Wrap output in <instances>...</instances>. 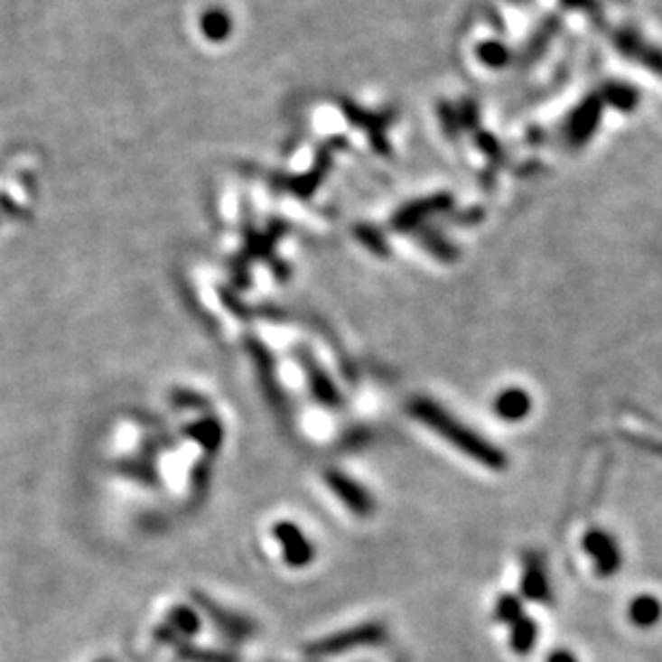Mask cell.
<instances>
[{
  "instance_id": "cell-1",
  "label": "cell",
  "mask_w": 662,
  "mask_h": 662,
  "mask_svg": "<svg viewBox=\"0 0 662 662\" xmlns=\"http://www.w3.org/2000/svg\"><path fill=\"white\" fill-rule=\"evenodd\" d=\"M411 413L422 424H426L428 428H433L434 433H439L445 441H450V443L461 450L462 454L478 461L480 465H486L490 469H503L508 465V458L499 448H495V445L489 443V441L480 437L475 430L458 422L454 415H450L448 411L441 409V406L437 403H433V400L426 398L413 400Z\"/></svg>"
},
{
  "instance_id": "cell-2",
  "label": "cell",
  "mask_w": 662,
  "mask_h": 662,
  "mask_svg": "<svg viewBox=\"0 0 662 662\" xmlns=\"http://www.w3.org/2000/svg\"><path fill=\"white\" fill-rule=\"evenodd\" d=\"M602 115H604L602 99L598 98L596 90H592L590 95H585V98L565 115L562 127H559L565 149L568 151L585 149V146L592 143L593 135H596L600 123H602Z\"/></svg>"
},
{
  "instance_id": "cell-3",
  "label": "cell",
  "mask_w": 662,
  "mask_h": 662,
  "mask_svg": "<svg viewBox=\"0 0 662 662\" xmlns=\"http://www.w3.org/2000/svg\"><path fill=\"white\" fill-rule=\"evenodd\" d=\"M611 45L632 63L662 78V48L649 43L635 26H618L611 33Z\"/></svg>"
},
{
  "instance_id": "cell-4",
  "label": "cell",
  "mask_w": 662,
  "mask_h": 662,
  "mask_svg": "<svg viewBox=\"0 0 662 662\" xmlns=\"http://www.w3.org/2000/svg\"><path fill=\"white\" fill-rule=\"evenodd\" d=\"M562 28H564V18L557 14H548L540 22H537V26L529 33L527 42L523 43V48H520V52H518L520 70L527 71L534 65L540 63V61L545 59V54L548 52V48H551V43L555 42L559 33H562Z\"/></svg>"
},
{
  "instance_id": "cell-5",
  "label": "cell",
  "mask_w": 662,
  "mask_h": 662,
  "mask_svg": "<svg viewBox=\"0 0 662 662\" xmlns=\"http://www.w3.org/2000/svg\"><path fill=\"white\" fill-rule=\"evenodd\" d=\"M583 548L593 559L598 576H613L621 565V551L615 537L604 529H592L583 536Z\"/></svg>"
},
{
  "instance_id": "cell-6",
  "label": "cell",
  "mask_w": 662,
  "mask_h": 662,
  "mask_svg": "<svg viewBox=\"0 0 662 662\" xmlns=\"http://www.w3.org/2000/svg\"><path fill=\"white\" fill-rule=\"evenodd\" d=\"M383 628L378 624H366L359 628H353V630L338 632L330 639H322L321 643H316L314 648H310L312 654H338L344 652V649L359 648V645H375L377 641L383 639Z\"/></svg>"
},
{
  "instance_id": "cell-7",
  "label": "cell",
  "mask_w": 662,
  "mask_h": 662,
  "mask_svg": "<svg viewBox=\"0 0 662 662\" xmlns=\"http://www.w3.org/2000/svg\"><path fill=\"white\" fill-rule=\"evenodd\" d=\"M520 593H523V598L534 600V602H546V600H551V585H548L545 562L536 553H527L523 557Z\"/></svg>"
},
{
  "instance_id": "cell-8",
  "label": "cell",
  "mask_w": 662,
  "mask_h": 662,
  "mask_svg": "<svg viewBox=\"0 0 662 662\" xmlns=\"http://www.w3.org/2000/svg\"><path fill=\"white\" fill-rule=\"evenodd\" d=\"M327 484L331 486V490L336 492L340 499L347 503L349 510H353L355 514H359V517H368L372 510H375V501H372V497L368 495V492L361 489L359 484H355L353 480H349L347 475L338 473V471H330L325 475Z\"/></svg>"
},
{
  "instance_id": "cell-9",
  "label": "cell",
  "mask_w": 662,
  "mask_h": 662,
  "mask_svg": "<svg viewBox=\"0 0 662 662\" xmlns=\"http://www.w3.org/2000/svg\"><path fill=\"white\" fill-rule=\"evenodd\" d=\"M596 93L602 99L604 107L609 106L613 110L624 112V115L635 112L639 104H641V90L624 80H604Z\"/></svg>"
},
{
  "instance_id": "cell-10",
  "label": "cell",
  "mask_w": 662,
  "mask_h": 662,
  "mask_svg": "<svg viewBox=\"0 0 662 662\" xmlns=\"http://www.w3.org/2000/svg\"><path fill=\"white\" fill-rule=\"evenodd\" d=\"M275 537L280 540L282 548H284V559L288 565H305L312 559L314 548L310 546V542L305 540V536L299 531L295 525L291 523H278L274 529Z\"/></svg>"
},
{
  "instance_id": "cell-11",
  "label": "cell",
  "mask_w": 662,
  "mask_h": 662,
  "mask_svg": "<svg viewBox=\"0 0 662 662\" xmlns=\"http://www.w3.org/2000/svg\"><path fill=\"white\" fill-rule=\"evenodd\" d=\"M495 413L506 422H520L529 415L531 411V398L525 389L512 387L501 392L495 398Z\"/></svg>"
},
{
  "instance_id": "cell-12",
  "label": "cell",
  "mask_w": 662,
  "mask_h": 662,
  "mask_svg": "<svg viewBox=\"0 0 662 662\" xmlns=\"http://www.w3.org/2000/svg\"><path fill=\"white\" fill-rule=\"evenodd\" d=\"M628 618H630L632 624L637 628H654L662 618V602L656 596H649V593H643V596H637L628 607Z\"/></svg>"
},
{
  "instance_id": "cell-13",
  "label": "cell",
  "mask_w": 662,
  "mask_h": 662,
  "mask_svg": "<svg viewBox=\"0 0 662 662\" xmlns=\"http://www.w3.org/2000/svg\"><path fill=\"white\" fill-rule=\"evenodd\" d=\"M537 624L527 615H523L518 621L510 626V648L517 654H529L536 648L537 641Z\"/></svg>"
},
{
  "instance_id": "cell-14",
  "label": "cell",
  "mask_w": 662,
  "mask_h": 662,
  "mask_svg": "<svg viewBox=\"0 0 662 662\" xmlns=\"http://www.w3.org/2000/svg\"><path fill=\"white\" fill-rule=\"evenodd\" d=\"M478 54L480 61L492 67V70H501V67L512 63V50L501 42H486L484 45H480Z\"/></svg>"
},
{
  "instance_id": "cell-15",
  "label": "cell",
  "mask_w": 662,
  "mask_h": 662,
  "mask_svg": "<svg viewBox=\"0 0 662 662\" xmlns=\"http://www.w3.org/2000/svg\"><path fill=\"white\" fill-rule=\"evenodd\" d=\"M523 615H525L523 600H520L518 596H514V593H506V596H501L499 600H497L495 620L499 621V624L512 626L514 621H518Z\"/></svg>"
},
{
  "instance_id": "cell-16",
  "label": "cell",
  "mask_w": 662,
  "mask_h": 662,
  "mask_svg": "<svg viewBox=\"0 0 662 662\" xmlns=\"http://www.w3.org/2000/svg\"><path fill=\"white\" fill-rule=\"evenodd\" d=\"M190 433L196 434V439L200 441L205 448H218L219 441H222V428H219V424L215 420H207V422H200L196 424L194 428L190 430Z\"/></svg>"
},
{
  "instance_id": "cell-17",
  "label": "cell",
  "mask_w": 662,
  "mask_h": 662,
  "mask_svg": "<svg viewBox=\"0 0 662 662\" xmlns=\"http://www.w3.org/2000/svg\"><path fill=\"white\" fill-rule=\"evenodd\" d=\"M559 3H562L564 9L581 11V14L590 15V18L600 20V15H602V7H600L598 0H559Z\"/></svg>"
},
{
  "instance_id": "cell-18",
  "label": "cell",
  "mask_w": 662,
  "mask_h": 662,
  "mask_svg": "<svg viewBox=\"0 0 662 662\" xmlns=\"http://www.w3.org/2000/svg\"><path fill=\"white\" fill-rule=\"evenodd\" d=\"M171 620H172V624L179 628V630L188 632V635H194V632L198 630V618L194 613H191L190 609L179 607L177 611H172Z\"/></svg>"
},
{
  "instance_id": "cell-19",
  "label": "cell",
  "mask_w": 662,
  "mask_h": 662,
  "mask_svg": "<svg viewBox=\"0 0 662 662\" xmlns=\"http://www.w3.org/2000/svg\"><path fill=\"white\" fill-rule=\"evenodd\" d=\"M185 658H191L194 662H235L233 656L226 654H215V652H198V649H185L181 652Z\"/></svg>"
},
{
  "instance_id": "cell-20",
  "label": "cell",
  "mask_w": 662,
  "mask_h": 662,
  "mask_svg": "<svg viewBox=\"0 0 662 662\" xmlns=\"http://www.w3.org/2000/svg\"><path fill=\"white\" fill-rule=\"evenodd\" d=\"M482 143H484L486 153H489L492 160H501V163L506 162V151H503V146L497 143L492 135H482Z\"/></svg>"
},
{
  "instance_id": "cell-21",
  "label": "cell",
  "mask_w": 662,
  "mask_h": 662,
  "mask_svg": "<svg viewBox=\"0 0 662 662\" xmlns=\"http://www.w3.org/2000/svg\"><path fill=\"white\" fill-rule=\"evenodd\" d=\"M546 662H579L570 649H555L546 656Z\"/></svg>"
},
{
  "instance_id": "cell-22",
  "label": "cell",
  "mask_w": 662,
  "mask_h": 662,
  "mask_svg": "<svg viewBox=\"0 0 662 662\" xmlns=\"http://www.w3.org/2000/svg\"><path fill=\"white\" fill-rule=\"evenodd\" d=\"M545 138H546V134H545V129H542L540 126L527 129V143L531 146H540L542 143H545Z\"/></svg>"
},
{
  "instance_id": "cell-23",
  "label": "cell",
  "mask_w": 662,
  "mask_h": 662,
  "mask_svg": "<svg viewBox=\"0 0 662 662\" xmlns=\"http://www.w3.org/2000/svg\"><path fill=\"white\" fill-rule=\"evenodd\" d=\"M510 3H518V5H529L531 0H510Z\"/></svg>"
},
{
  "instance_id": "cell-24",
  "label": "cell",
  "mask_w": 662,
  "mask_h": 662,
  "mask_svg": "<svg viewBox=\"0 0 662 662\" xmlns=\"http://www.w3.org/2000/svg\"><path fill=\"white\" fill-rule=\"evenodd\" d=\"M101 662H110V660H101Z\"/></svg>"
},
{
  "instance_id": "cell-25",
  "label": "cell",
  "mask_w": 662,
  "mask_h": 662,
  "mask_svg": "<svg viewBox=\"0 0 662 662\" xmlns=\"http://www.w3.org/2000/svg\"><path fill=\"white\" fill-rule=\"evenodd\" d=\"M618 3H621V0H618Z\"/></svg>"
}]
</instances>
